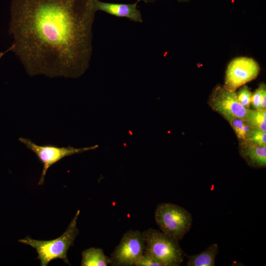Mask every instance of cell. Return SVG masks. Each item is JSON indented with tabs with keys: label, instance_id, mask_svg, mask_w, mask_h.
<instances>
[{
	"label": "cell",
	"instance_id": "cell-2",
	"mask_svg": "<svg viewBox=\"0 0 266 266\" xmlns=\"http://www.w3.org/2000/svg\"><path fill=\"white\" fill-rule=\"evenodd\" d=\"M80 210H77L66 231L60 237L50 240H40L30 236L19 239V242L34 248L38 254L37 259L40 261V266H46L52 260L61 259L70 265L67 257V252L79 233L76 227Z\"/></svg>",
	"mask_w": 266,
	"mask_h": 266
},
{
	"label": "cell",
	"instance_id": "cell-21",
	"mask_svg": "<svg viewBox=\"0 0 266 266\" xmlns=\"http://www.w3.org/2000/svg\"><path fill=\"white\" fill-rule=\"evenodd\" d=\"M139 0L140 1L142 0V1H144L145 3L153 2H154L155 1V0Z\"/></svg>",
	"mask_w": 266,
	"mask_h": 266
},
{
	"label": "cell",
	"instance_id": "cell-4",
	"mask_svg": "<svg viewBox=\"0 0 266 266\" xmlns=\"http://www.w3.org/2000/svg\"><path fill=\"white\" fill-rule=\"evenodd\" d=\"M155 219L161 231L179 241L190 230L193 221L192 215L186 209L168 202L157 205Z\"/></svg>",
	"mask_w": 266,
	"mask_h": 266
},
{
	"label": "cell",
	"instance_id": "cell-1",
	"mask_svg": "<svg viewBox=\"0 0 266 266\" xmlns=\"http://www.w3.org/2000/svg\"><path fill=\"white\" fill-rule=\"evenodd\" d=\"M95 0H12L8 33L30 76L77 78L90 66Z\"/></svg>",
	"mask_w": 266,
	"mask_h": 266
},
{
	"label": "cell",
	"instance_id": "cell-5",
	"mask_svg": "<svg viewBox=\"0 0 266 266\" xmlns=\"http://www.w3.org/2000/svg\"><path fill=\"white\" fill-rule=\"evenodd\" d=\"M19 140L28 149L33 152L43 164V169L38 183L39 185L43 184L47 170L54 164L66 157L95 149L98 147L95 145L76 148L70 146L58 147L52 144L39 145L29 139L21 137Z\"/></svg>",
	"mask_w": 266,
	"mask_h": 266
},
{
	"label": "cell",
	"instance_id": "cell-7",
	"mask_svg": "<svg viewBox=\"0 0 266 266\" xmlns=\"http://www.w3.org/2000/svg\"><path fill=\"white\" fill-rule=\"evenodd\" d=\"M209 104L225 119L234 117L249 121L252 110L245 108L238 102L235 91H229L224 87L217 86L210 97Z\"/></svg>",
	"mask_w": 266,
	"mask_h": 266
},
{
	"label": "cell",
	"instance_id": "cell-3",
	"mask_svg": "<svg viewBox=\"0 0 266 266\" xmlns=\"http://www.w3.org/2000/svg\"><path fill=\"white\" fill-rule=\"evenodd\" d=\"M144 251L150 254L162 266H179L185 254L179 241L162 231L150 228L142 232Z\"/></svg>",
	"mask_w": 266,
	"mask_h": 266
},
{
	"label": "cell",
	"instance_id": "cell-12",
	"mask_svg": "<svg viewBox=\"0 0 266 266\" xmlns=\"http://www.w3.org/2000/svg\"><path fill=\"white\" fill-rule=\"evenodd\" d=\"M111 264L110 258L106 256L100 248L92 247L82 253V266H106Z\"/></svg>",
	"mask_w": 266,
	"mask_h": 266
},
{
	"label": "cell",
	"instance_id": "cell-11",
	"mask_svg": "<svg viewBox=\"0 0 266 266\" xmlns=\"http://www.w3.org/2000/svg\"><path fill=\"white\" fill-rule=\"evenodd\" d=\"M218 252V246L213 243L199 254L187 256V266H214L215 258Z\"/></svg>",
	"mask_w": 266,
	"mask_h": 266
},
{
	"label": "cell",
	"instance_id": "cell-17",
	"mask_svg": "<svg viewBox=\"0 0 266 266\" xmlns=\"http://www.w3.org/2000/svg\"><path fill=\"white\" fill-rule=\"evenodd\" d=\"M135 266H162V264L156 260L150 254L144 251L142 256L136 263Z\"/></svg>",
	"mask_w": 266,
	"mask_h": 266
},
{
	"label": "cell",
	"instance_id": "cell-14",
	"mask_svg": "<svg viewBox=\"0 0 266 266\" xmlns=\"http://www.w3.org/2000/svg\"><path fill=\"white\" fill-rule=\"evenodd\" d=\"M248 123L253 128L266 132V109L252 110Z\"/></svg>",
	"mask_w": 266,
	"mask_h": 266
},
{
	"label": "cell",
	"instance_id": "cell-15",
	"mask_svg": "<svg viewBox=\"0 0 266 266\" xmlns=\"http://www.w3.org/2000/svg\"><path fill=\"white\" fill-rule=\"evenodd\" d=\"M260 146H266V132L254 128L247 140Z\"/></svg>",
	"mask_w": 266,
	"mask_h": 266
},
{
	"label": "cell",
	"instance_id": "cell-10",
	"mask_svg": "<svg viewBox=\"0 0 266 266\" xmlns=\"http://www.w3.org/2000/svg\"><path fill=\"white\" fill-rule=\"evenodd\" d=\"M247 144L246 146L243 147L241 151L242 155L247 162L253 166L265 167L266 166V146H260L252 142Z\"/></svg>",
	"mask_w": 266,
	"mask_h": 266
},
{
	"label": "cell",
	"instance_id": "cell-8",
	"mask_svg": "<svg viewBox=\"0 0 266 266\" xmlns=\"http://www.w3.org/2000/svg\"><path fill=\"white\" fill-rule=\"evenodd\" d=\"M260 72V67L254 59L238 57L229 64L224 86L226 90L234 92L240 86L255 79Z\"/></svg>",
	"mask_w": 266,
	"mask_h": 266
},
{
	"label": "cell",
	"instance_id": "cell-13",
	"mask_svg": "<svg viewBox=\"0 0 266 266\" xmlns=\"http://www.w3.org/2000/svg\"><path fill=\"white\" fill-rule=\"evenodd\" d=\"M230 123L237 137L244 141L248 140L254 128L248 121L237 117H229L226 119Z\"/></svg>",
	"mask_w": 266,
	"mask_h": 266
},
{
	"label": "cell",
	"instance_id": "cell-18",
	"mask_svg": "<svg viewBox=\"0 0 266 266\" xmlns=\"http://www.w3.org/2000/svg\"><path fill=\"white\" fill-rule=\"evenodd\" d=\"M261 94V85L259 88L255 90V91L252 94L251 103H252L254 110L260 109V99Z\"/></svg>",
	"mask_w": 266,
	"mask_h": 266
},
{
	"label": "cell",
	"instance_id": "cell-22",
	"mask_svg": "<svg viewBox=\"0 0 266 266\" xmlns=\"http://www.w3.org/2000/svg\"><path fill=\"white\" fill-rule=\"evenodd\" d=\"M178 1H187L190 0H177Z\"/></svg>",
	"mask_w": 266,
	"mask_h": 266
},
{
	"label": "cell",
	"instance_id": "cell-16",
	"mask_svg": "<svg viewBox=\"0 0 266 266\" xmlns=\"http://www.w3.org/2000/svg\"><path fill=\"white\" fill-rule=\"evenodd\" d=\"M252 93L247 86L241 88L236 94L238 102L244 107L248 108L251 103Z\"/></svg>",
	"mask_w": 266,
	"mask_h": 266
},
{
	"label": "cell",
	"instance_id": "cell-9",
	"mask_svg": "<svg viewBox=\"0 0 266 266\" xmlns=\"http://www.w3.org/2000/svg\"><path fill=\"white\" fill-rule=\"evenodd\" d=\"M137 0L133 3H119L95 0L94 2L96 11H100L117 17L126 18L130 20L142 23L143 19L140 10L137 8Z\"/></svg>",
	"mask_w": 266,
	"mask_h": 266
},
{
	"label": "cell",
	"instance_id": "cell-19",
	"mask_svg": "<svg viewBox=\"0 0 266 266\" xmlns=\"http://www.w3.org/2000/svg\"><path fill=\"white\" fill-rule=\"evenodd\" d=\"M261 94L260 99V109H266V88L264 84H261Z\"/></svg>",
	"mask_w": 266,
	"mask_h": 266
},
{
	"label": "cell",
	"instance_id": "cell-6",
	"mask_svg": "<svg viewBox=\"0 0 266 266\" xmlns=\"http://www.w3.org/2000/svg\"><path fill=\"white\" fill-rule=\"evenodd\" d=\"M144 250L145 242L142 233L137 230H129L124 234L120 243L111 254V265L135 266Z\"/></svg>",
	"mask_w": 266,
	"mask_h": 266
},
{
	"label": "cell",
	"instance_id": "cell-20",
	"mask_svg": "<svg viewBox=\"0 0 266 266\" xmlns=\"http://www.w3.org/2000/svg\"><path fill=\"white\" fill-rule=\"evenodd\" d=\"M12 49H13V46L11 45V46L9 48H8L6 50L4 51V52H0V60L5 54H6L9 51H12Z\"/></svg>",
	"mask_w": 266,
	"mask_h": 266
}]
</instances>
